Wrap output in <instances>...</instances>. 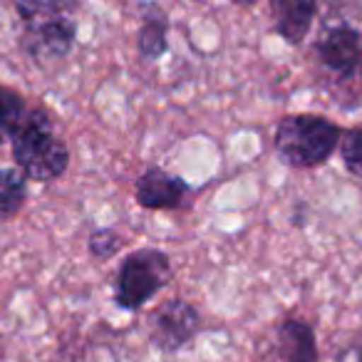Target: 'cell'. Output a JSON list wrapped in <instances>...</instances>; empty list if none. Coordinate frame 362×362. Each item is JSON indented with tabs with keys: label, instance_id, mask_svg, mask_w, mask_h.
<instances>
[{
	"label": "cell",
	"instance_id": "obj_1",
	"mask_svg": "<svg viewBox=\"0 0 362 362\" xmlns=\"http://www.w3.org/2000/svg\"><path fill=\"white\" fill-rule=\"evenodd\" d=\"M11 154L16 169L37 184L57 181L70 166V146L57 134L55 119L42 105H30L21 129L11 139Z\"/></svg>",
	"mask_w": 362,
	"mask_h": 362
},
{
	"label": "cell",
	"instance_id": "obj_2",
	"mask_svg": "<svg viewBox=\"0 0 362 362\" xmlns=\"http://www.w3.org/2000/svg\"><path fill=\"white\" fill-rule=\"evenodd\" d=\"M342 129L322 115H286L276 124L273 146L276 154L293 169L322 166L340 146Z\"/></svg>",
	"mask_w": 362,
	"mask_h": 362
},
{
	"label": "cell",
	"instance_id": "obj_3",
	"mask_svg": "<svg viewBox=\"0 0 362 362\" xmlns=\"http://www.w3.org/2000/svg\"><path fill=\"white\" fill-rule=\"evenodd\" d=\"M171 283V258L159 248H136L127 253L115 276V303L122 310L136 313Z\"/></svg>",
	"mask_w": 362,
	"mask_h": 362
},
{
	"label": "cell",
	"instance_id": "obj_4",
	"mask_svg": "<svg viewBox=\"0 0 362 362\" xmlns=\"http://www.w3.org/2000/svg\"><path fill=\"white\" fill-rule=\"evenodd\" d=\"M313 55L335 82H352L362 70V33L347 21L327 23L313 42Z\"/></svg>",
	"mask_w": 362,
	"mask_h": 362
},
{
	"label": "cell",
	"instance_id": "obj_5",
	"mask_svg": "<svg viewBox=\"0 0 362 362\" xmlns=\"http://www.w3.org/2000/svg\"><path fill=\"white\" fill-rule=\"evenodd\" d=\"M202 330V313L184 298H171L161 303L146 320V337L151 347L164 355H174L187 347Z\"/></svg>",
	"mask_w": 362,
	"mask_h": 362
},
{
	"label": "cell",
	"instance_id": "obj_6",
	"mask_svg": "<svg viewBox=\"0 0 362 362\" xmlns=\"http://www.w3.org/2000/svg\"><path fill=\"white\" fill-rule=\"evenodd\" d=\"M77 42L75 18H47V21L23 23L21 50L35 65H52L70 57Z\"/></svg>",
	"mask_w": 362,
	"mask_h": 362
},
{
	"label": "cell",
	"instance_id": "obj_7",
	"mask_svg": "<svg viewBox=\"0 0 362 362\" xmlns=\"http://www.w3.org/2000/svg\"><path fill=\"white\" fill-rule=\"evenodd\" d=\"M192 187L181 176L161 169V166H146L134 181V199L146 211H171L184 206Z\"/></svg>",
	"mask_w": 362,
	"mask_h": 362
},
{
	"label": "cell",
	"instance_id": "obj_8",
	"mask_svg": "<svg viewBox=\"0 0 362 362\" xmlns=\"http://www.w3.org/2000/svg\"><path fill=\"white\" fill-rule=\"evenodd\" d=\"M273 30L283 42L298 47L305 42L317 18V0H268Z\"/></svg>",
	"mask_w": 362,
	"mask_h": 362
},
{
	"label": "cell",
	"instance_id": "obj_9",
	"mask_svg": "<svg viewBox=\"0 0 362 362\" xmlns=\"http://www.w3.org/2000/svg\"><path fill=\"white\" fill-rule=\"evenodd\" d=\"M276 345H278V357L281 362H317V340H315V330L305 317H286L278 325V335H276Z\"/></svg>",
	"mask_w": 362,
	"mask_h": 362
},
{
	"label": "cell",
	"instance_id": "obj_10",
	"mask_svg": "<svg viewBox=\"0 0 362 362\" xmlns=\"http://www.w3.org/2000/svg\"><path fill=\"white\" fill-rule=\"evenodd\" d=\"M141 23L136 33V52L144 62H156L169 50V16L156 3H141Z\"/></svg>",
	"mask_w": 362,
	"mask_h": 362
},
{
	"label": "cell",
	"instance_id": "obj_11",
	"mask_svg": "<svg viewBox=\"0 0 362 362\" xmlns=\"http://www.w3.org/2000/svg\"><path fill=\"white\" fill-rule=\"evenodd\" d=\"M28 199V179L16 166H0V223L23 211Z\"/></svg>",
	"mask_w": 362,
	"mask_h": 362
},
{
	"label": "cell",
	"instance_id": "obj_12",
	"mask_svg": "<svg viewBox=\"0 0 362 362\" xmlns=\"http://www.w3.org/2000/svg\"><path fill=\"white\" fill-rule=\"evenodd\" d=\"M28 110H30V105H28L23 92L0 85V146L8 144L16 136Z\"/></svg>",
	"mask_w": 362,
	"mask_h": 362
},
{
	"label": "cell",
	"instance_id": "obj_13",
	"mask_svg": "<svg viewBox=\"0 0 362 362\" xmlns=\"http://www.w3.org/2000/svg\"><path fill=\"white\" fill-rule=\"evenodd\" d=\"M82 0H13L18 18L23 23L47 21V18H72Z\"/></svg>",
	"mask_w": 362,
	"mask_h": 362
},
{
	"label": "cell",
	"instance_id": "obj_14",
	"mask_svg": "<svg viewBox=\"0 0 362 362\" xmlns=\"http://www.w3.org/2000/svg\"><path fill=\"white\" fill-rule=\"evenodd\" d=\"M340 159L342 166L350 171L352 176L362 179V124L350 127V129L342 132L340 136Z\"/></svg>",
	"mask_w": 362,
	"mask_h": 362
},
{
	"label": "cell",
	"instance_id": "obj_15",
	"mask_svg": "<svg viewBox=\"0 0 362 362\" xmlns=\"http://www.w3.org/2000/svg\"><path fill=\"white\" fill-rule=\"evenodd\" d=\"M124 246V238L115 231V228H95L87 236V251L95 261H110Z\"/></svg>",
	"mask_w": 362,
	"mask_h": 362
},
{
	"label": "cell",
	"instance_id": "obj_16",
	"mask_svg": "<svg viewBox=\"0 0 362 362\" xmlns=\"http://www.w3.org/2000/svg\"><path fill=\"white\" fill-rule=\"evenodd\" d=\"M335 362H362V327L347 337L345 345L337 350Z\"/></svg>",
	"mask_w": 362,
	"mask_h": 362
},
{
	"label": "cell",
	"instance_id": "obj_17",
	"mask_svg": "<svg viewBox=\"0 0 362 362\" xmlns=\"http://www.w3.org/2000/svg\"><path fill=\"white\" fill-rule=\"evenodd\" d=\"M233 6H238V8H253L258 3V0H231Z\"/></svg>",
	"mask_w": 362,
	"mask_h": 362
},
{
	"label": "cell",
	"instance_id": "obj_18",
	"mask_svg": "<svg viewBox=\"0 0 362 362\" xmlns=\"http://www.w3.org/2000/svg\"><path fill=\"white\" fill-rule=\"evenodd\" d=\"M360 77H362V70H360Z\"/></svg>",
	"mask_w": 362,
	"mask_h": 362
}]
</instances>
